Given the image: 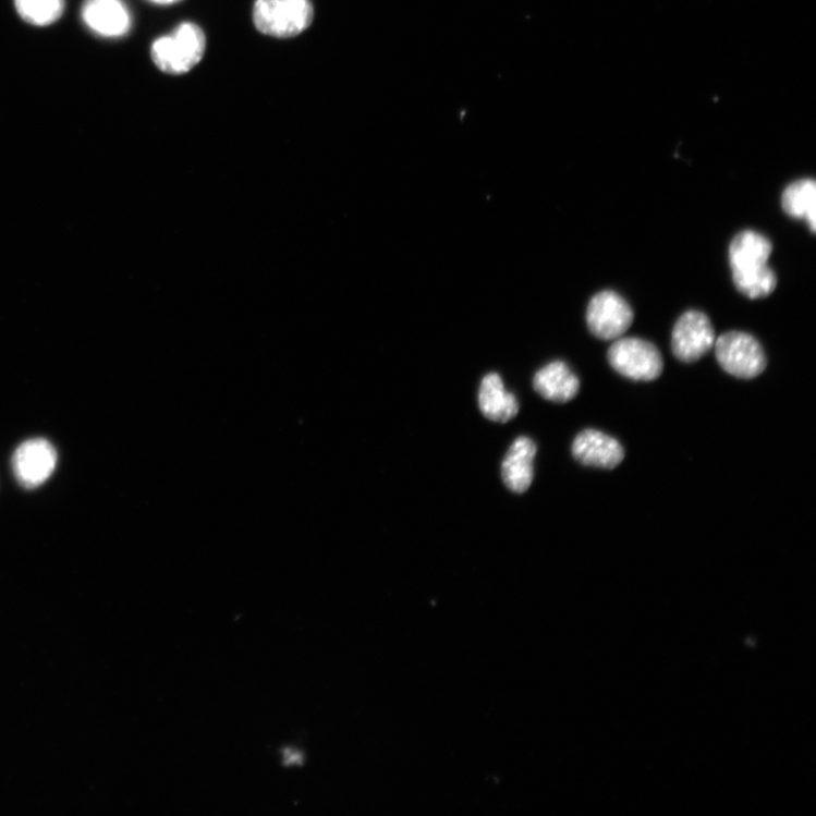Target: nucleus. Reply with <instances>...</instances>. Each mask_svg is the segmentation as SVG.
<instances>
[{"label": "nucleus", "mask_w": 816, "mask_h": 816, "mask_svg": "<svg viewBox=\"0 0 816 816\" xmlns=\"http://www.w3.org/2000/svg\"><path fill=\"white\" fill-rule=\"evenodd\" d=\"M477 401L483 414L498 424H508L520 411L517 399L506 390L498 374H489L483 379Z\"/></svg>", "instance_id": "nucleus-13"}, {"label": "nucleus", "mask_w": 816, "mask_h": 816, "mask_svg": "<svg viewBox=\"0 0 816 816\" xmlns=\"http://www.w3.org/2000/svg\"><path fill=\"white\" fill-rule=\"evenodd\" d=\"M720 367L740 379H753L767 368L765 351L752 334L742 331L722 333L715 343Z\"/></svg>", "instance_id": "nucleus-3"}, {"label": "nucleus", "mask_w": 816, "mask_h": 816, "mask_svg": "<svg viewBox=\"0 0 816 816\" xmlns=\"http://www.w3.org/2000/svg\"><path fill=\"white\" fill-rule=\"evenodd\" d=\"M533 387L545 400L564 404L577 397L581 382L565 362L553 361L534 376Z\"/></svg>", "instance_id": "nucleus-11"}, {"label": "nucleus", "mask_w": 816, "mask_h": 816, "mask_svg": "<svg viewBox=\"0 0 816 816\" xmlns=\"http://www.w3.org/2000/svg\"><path fill=\"white\" fill-rule=\"evenodd\" d=\"M574 459L585 466L612 470L625 458L624 448L614 438L593 429L581 433L572 447Z\"/></svg>", "instance_id": "nucleus-9"}, {"label": "nucleus", "mask_w": 816, "mask_h": 816, "mask_svg": "<svg viewBox=\"0 0 816 816\" xmlns=\"http://www.w3.org/2000/svg\"><path fill=\"white\" fill-rule=\"evenodd\" d=\"M206 48L207 39L202 27L184 22L172 34L154 41L151 59L161 72L181 75L202 62Z\"/></svg>", "instance_id": "nucleus-1"}, {"label": "nucleus", "mask_w": 816, "mask_h": 816, "mask_svg": "<svg viewBox=\"0 0 816 816\" xmlns=\"http://www.w3.org/2000/svg\"><path fill=\"white\" fill-rule=\"evenodd\" d=\"M149 2L160 7H170L182 2V0H149Z\"/></svg>", "instance_id": "nucleus-18"}, {"label": "nucleus", "mask_w": 816, "mask_h": 816, "mask_svg": "<svg viewBox=\"0 0 816 816\" xmlns=\"http://www.w3.org/2000/svg\"><path fill=\"white\" fill-rule=\"evenodd\" d=\"M716 343V333L708 316L685 313L672 330L671 349L680 361L693 363L708 354Z\"/></svg>", "instance_id": "nucleus-6"}, {"label": "nucleus", "mask_w": 816, "mask_h": 816, "mask_svg": "<svg viewBox=\"0 0 816 816\" xmlns=\"http://www.w3.org/2000/svg\"><path fill=\"white\" fill-rule=\"evenodd\" d=\"M772 243L763 234L744 231L738 234L729 246L731 273L751 272L768 265Z\"/></svg>", "instance_id": "nucleus-12"}, {"label": "nucleus", "mask_w": 816, "mask_h": 816, "mask_svg": "<svg viewBox=\"0 0 816 816\" xmlns=\"http://www.w3.org/2000/svg\"><path fill=\"white\" fill-rule=\"evenodd\" d=\"M14 5L20 17L35 26L51 25L65 11V0H14Z\"/></svg>", "instance_id": "nucleus-15"}, {"label": "nucleus", "mask_w": 816, "mask_h": 816, "mask_svg": "<svg viewBox=\"0 0 816 816\" xmlns=\"http://www.w3.org/2000/svg\"><path fill=\"white\" fill-rule=\"evenodd\" d=\"M304 763V756L301 752L294 748H287L284 751V765L285 766H300Z\"/></svg>", "instance_id": "nucleus-17"}, {"label": "nucleus", "mask_w": 816, "mask_h": 816, "mask_svg": "<svg viewBox=\"0 0 816 816\" xmlns=\"http://www.w3.org/2000/svg\"><path fill=\"white\" fill-rule=\"evenodd\" d=\"M733 280L736 289L752 300L768 297L778 283L777 276L769 266L751 272L733 273Z\"/></svg>", "instance_id": "nucleus-16"}, {"label": "nucleus", "mask_w": 816, "mask_h": 816, "mask_svg": "<svg viewBox=\"0 0 816 816\" xmlns=\"http://www.w3.org/2000/svg\"><path fill=\"white\" fill-rule=\"evenodd\" d=\"M608 361L614 372L634 381L656 380L663 370L659 350L634 337L616 340L608 351Z\"/></svg>", "instance_id": "nucleus-4"}, {"label": "nucleus", "mask_w": 816, "mask_h": 816, "mask_svg": "<svg viewBox=\"0 0 816 816\" xmlns=\"http://www.w3.org/2000/svg\"><path fill=\"white\" fill-rule=\"evenodd\" d=\"M58 464V452L44 438L21 443L12 459L17 483L25 489H35L45 484Z\"/></svg>", "instance_id": "nucleus-7"}, {"label": "nucleus", "mask_w": 816, "mask_h": 816, "mask_svg": "<svg viewBox=\"0 0 816 816\" xmlns=\"http://www.w3.org/2000/svg\"><path fill=\"white\" fill-rule=\"evenodd\" d=\"M633 309L621 295L612 291L598 293L589 301L586 322L590 332L604 341H616L630 329Z\"/></svg>", "instance_id": "nucleus-5"}, {"label": "nucleus", "mask_w": 816, "mask_h": 816, "mask_svg": "<svg viewBox=\"0 0 816 816\" xmlns=\"http://www.w3.org/2000/svg\"><path fill=\"white\" fill-rule=\"evenodd\" d=\"M81 13L88 29L102 38L124 37L132 27V15L123 0H86Z\"/></svg>", "instance_id": "nucleus-8"}, {"label": "nucleus", "mask_w": 816, "mask_h": 816, "mask_svg": "<svg viewBox=\"0 0 816 816\" xmlns=\"http://www.w3.org/2000/svg\"><path fill=\"white\" fill-rule=\"evenodd\" d=\"M536 455V442L528 437L517 438L501 464V477L504 486L515 494L526 492L533 483Z\"/></svg>", "instance_id": "nucleus-10"}, {"label": "nucleus", "mask_w": 816, "mask_h": 816, "mask_svg": "<svg viewBox=\"0 0 816 816\" xmlns=\"http://www.w3.org/2000/svg\"><path fill=\"white\" fill-rule=\"evenodd\" d=\"M781 206L788 216L805 220L811 232H816V183L814 180H800L788 185L781 196Z\"/></svg>", "instance_id": "nucleus-14"}, {"label": "nucleus", "mask_w": 816, "mask_h": 816, "mask_svg": "<svg viewBox=\"0 0 816 816\" xmlns=\"http://www.w3.org/2000/svg\"><path fill=\"white\" fill-rule=\"evenodd\" d=\"M315 19L312 0H256L253 22L273 38H293L308 29Z\"/></svg>", "instance_id": "nucleus-2"}]
</instances>
